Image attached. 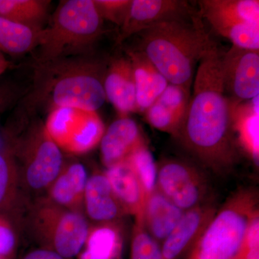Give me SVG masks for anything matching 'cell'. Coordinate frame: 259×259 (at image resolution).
Instances as JSON below:
<instances>
[{
    "instance_id": "1",
    "label": "cell",
    "mask_w": 259,
    "mask_h": 259,
    "mask_svg": "<svg viewBox=\"0 0 259 259\" xmlns=\"http://www.w3.org/2000/svg\"><path fill=\"white\" fill-rule=\"evenodd\" d=\"M221 55L217 49L199 62L193 95L177 137L204 166L217 172L231 169L238 158Z\"/></svg>"
},
{
    "instance_id": "2",
    "label": "cell",
    "mask_w": 259,
    "mask_h": 259,
    "mask_svg": "<svg viewBox=\"0 0 259 259\" xmlns=\"http://www.w3.org/2000/svg\"><path fill=\"white\" fill-rule=\"evenodd\" d=\"M199 15L156 24L138 35L144 53L168 83L191 90L195 65L218 49Z\"/></svg>"
},
{
    "instance_id": "3",
    "label": "cell",
    "mask_w": 259,
    "mask_h": 259,
    "mask_svg": "<svg viewBox=\"0 0 259 259\" xmlns=\"http://www.w3.org/2000/svg\"><path fill=\"white\" fill-rule=\"evenodd\" d=\"M38 66L29 106L48 104L50 111L76 107L97 112L106 101L103 86L106 71L98 61L66 58Z\"/></svg>"
},
{
    "instance_id": "4",
    "label": "cell",
    "mask_w": 259,
    "mask_h": 259,
    "mask_svg": "<svg viewBox=\"0 0 259 259\" xmlns=\"http://www.w3.org/2000/svg\"><path fill=\"white\" fill-rule=\"evenodd\" d=\"M104 32V20L93 0L61 1L42 30L37 63L45 64L90 49Z\"/></svg>"
},
{
    "instance_id": "5",
    "label": "cell",
    "mask_w": 259,
    "mask_h": 259,
    "mask_svg": "<svg viewBox=\"0 0 259 259\" xmlns=\"http://www.w3.org/2000/svg\"><path fill=\"white\" fill-rule=\"evenodd\" d=\"M90 226L83 213L59 207L44 197L28 204L20 222L21 231L39 248L67 259L77 256L82 249Z\"/></svg>"
},
{
    "instance_id": "6",
    "label": "cell",
    "mask_w": 259,
    "mask_h": 259,
    "mask_svg": "<svg viewBox=\"0 0 259 259\" xmlns=\"http://www.w3.org/2000/svg\"><path fill=\"white\" fill-rule=\"evenodd\" d=\"M7 148L16 161L24 197L28 202L42 197L64 164L62 151L44 123L34 121Z\"/></svg>"
},
{
    "instance_id": "7",
    "label": "cell",
    "mask_w": 259,
    "mask_h": 259,
    "mask_svg": "<svg viewBox=\"0 0 259 259\" xmlns=\"http://www.w3.org/2000/svg\"><path fill=\"white\" fill-rule=\"evenodd\" d=\"M258 194L241 189L217 210L187 259H233L252 218L258 214Z\"/></svg>"
},
{
    "instance_id": "8",
    "label": "cell",
    "mask_w": 259,
    "mask_h": 259,
    "mask_svg": "<svg viewBox=\"0 0 259 259\" xmlns=\"http://www.w3.org/2000/svg\"><path fill=\"white\" fill-rule=\"evenodd\" d=\"M44 126L61 151L72 155L84 154L96 148L106 130L97 112L76 107L51 110Z\"/></svg>"
},
{
    "instance_id": "9",
    "label": "cell",
    "mask_w": 259,
    "mask_h": 259,
    "mask_svg": "<svg viewBox=\"0 0 259 259\" xmlns=\"http://www.w3.org/2000/svg\"><path fill=\"white\" fill-rule=\"evenodd\" d=\"M156 190L183 211L207 202L209 185L197 167L179 159H166L156 165Z\"/></svg>"
},
{
    "instance_id": "10",
    "label": "cell",
    "mask_w": 259,
    "mask_h": 259,
    "mask_svg": "<svg viewBox=\"0 0 259 259\" xmlns=\"http://www.w3.org/2000/svg\"><path fill=\"white\" fill-rule=\"evenodd\" d=\"M225 93L239 103L259 96V51L232 46L221 55Z\"/></svg>"
},
{
    "instance_id": "11",
    "label": "cell",
    "mask_w": 259,
    "mask_h": 259,
    "mask_svg": "<svg viewBox=\"0 0 259 259\" xmlns=\"http://www.w3.org/2000/svg\"><path fill=\"white\" fill-rule=\"evenodd\" d=\"M197 15L187 1L132 0L127 17L120 27L117 44L156 24Z\"/></svg>"
},
{
    "instance_id": "12",
    "label": "cell",
    "mask_w": 259,
    "mask_h": 259,
    "mask_svg": "<svg viewBox=\"0 0 259 259\" xmlns=\"http://www.w3.org/2000/svg\"><path fill=\"white\" fill-rule=\"evenodd\" d=\"M210 202L185 211L171 233L160 245L162 258L181 259L190 253L217 212Z\"/></svg>"
},
{
    "instance_id": "13",
    "label": "cell",
    "mask_w": 259,
    "mask_h": 259,
    "mask_svg": "<svg viewBox=\"0 0 259 259\" xmlns=\"http://www.w3.org/2000/svg\"><path fill=\"white\" fill-rule=\"evenodd\" d=\"M100 145L102 161L107 168L127 161L138 150L147 146L137 122L128 116L110 124Z\"/></svg>"
},
{
    "instance_id": "14",
    "label": "cell",
    "mask_w": 259,
    "mask_h": 259,
    "mask_svg": "<svg viewBox=\"0 0 259 259\" xmlns=\"http://www.w3.org/2000/svg\"><path fill=\"white\" fill-rule=\"evenodd\" d=\"M190 91L168 83L144 115L154 128L177 137L185 120L190 101Z\"/></svg>"
},
{
    "instance_id": "15",
    "label": "cell",
    "mask_w": 259,
    "mask_h": 259,
    "mask_svg": "<svg viewBox=\"0 0 259 259\" xmlns=\"http://www.w3.org/2000/svg\"><path fill=\"white\" fill-rule=\"evenodd\" d=\"M83 206V214L92 224L120 222L127 215L105 171H95L89 176Z\"/></svg>"
},
{
    "instance_id": "16",
    "label": "cell",
    "mask_w": 259,
    "mask_h": 259,
    "mask_svg": "<svg viewBox=\"0 0 259 259\" xmlns=\"http://www.w3.org/2000/svg\"><path fill=\"white\" fill-rule=\"evenodd\" d=\"M104 90L120 117L137 112L136 90L132 64L127 56L116 58L105 71Z\"/></svg>"
},
{
    "instance_id": "17",
    "label": "cell",
    "mask_w": 259,
    "mask_h": 259,
    "mask_svg": "<svg viewBox=\"0 0 259 259\" xmlns=\"http://www.w3.org/2000/svg\"><path fill=\"white\" fill-rule=\"evenodd\" d=\"M89 176L82 163H65L42 197L51 203L83 214V196Z\"/></svg>"
},
{
    "instance_id": "18",
    "label": "cell",
    "mask_w": 259,
    "mask_h": 259,
    "mask_svg": "<svg viewBox=\"0 0 259 259\" xmlns=\"http://www.w3.org/2000/svg\"><path fill=\"white\" fill-rule=\"evenodd\" d=\"M126 56L134 71L137 112L144 114L169 83L141 51L127 49Z\"/></svg>"
},
{
    "instance_id": "19",
    "label": "cell",
    "mask_w": 259,
    "mask_h": 259,
    "mask_svg": "<svg viewBox=\"0 0 259 259\" xmlns=\"http://www.w3.org/2000/svg\"><path fill=\"white\" fill-rule=\"evenodd\" d=\"M105 173L125 214L142 219L146 195L129 160L107 168Z\"/></svg>"
},
{
    "instance_id": "20",
    "label": "cell",
    "mask_w": 259,
    "mask_h": 259,
    "mask_svg": "<svg viewBox=\"0 0 259 259\" xmlns=\"http://www.w3.org/2000/svg\"><path fill=\"white\" fill-rule=\"evenodd\" d=\"M29 203L22 191L14 156L8 148L0 149V214L20 225Z\"/></svg>"
},
{
    "instance_id": "21",
    "label": "cell",
    "mask_w": 259,
    "mask_h": 259,
    "mask_svg": "<svg viewBox=\"0 0 259 259\" xmlns=\"http://www.w3.org/2000/svg\"><path fill=\"white\" fill-rule=\"evenodd\" d=\"M179 208L159 191L155 189L146 199L142 222L146 231L161 245L183 215Z\"/></svg>"
},
{
    "instance_id": "22",
    "label": "cell",
    "mask_w": 259,
    "mask_h": 259,
    "mask_svg": "<svg viewBox=\"0 0 259 259\" xmlns=\"http://www.w3.org/2000/svg\"><path fill=\"white\" fill-rule=\"evenodd\" d=\"M124 233L120 222L90 224L77 259H121Z\"/></svg>"
},
{
    "instance_id": "23",
    "label": "cell",
    "mask_w": 259,
    "mask_h": 259,
    "mask_svg": "<svg viewBox=\"0 0 259 259\" xmlns=\"http://www.w3.org/2000/svg\"><path fill=\"white\" fill-rule=\"evenodd\" d=\"M258 97L239 103L230 100L233 133L245 154L256 165L259 161Z\"/></svg>"
},
{
    "instance_id": "24",
    "label": "cell",
    "mask_w": 259,
    "mask_h": 259,
    "mask_svg": "<svg viewBox=\"0 0 259 259\" xmlns=\"http://www.w3.org/2000/svg\"><path fill=\"white\" fill-rule=\"evenodd\" d=\"M199 16L215 23L259 24L258 0H201Z\"/></svg>"
},
{
    "instance_id": "25",
    "label": "cell",
    "mask_w": 259,
    "mask_h": 259,
    "mask_svg": "<svg viewBox=\"0 0 259 259\" xmlns=\"http://www.w3.org/2000/svg\"><path fill=\"white\" fill-rule=\"evenodd\" d=\"M51 5L49 0H0V15L19 25L42 30Z\"/></svg>"
},
{
    "instance_id": "26",
    "label": "cell",
    "mask_w": 259,
    "mask_h": 259,
    "mask_svg": "<svg viewBox=\"0 0 259 259\" xmlns=\"http://www.w3.org/2000/svg\"><path fill=\"white\" fill-rule=\"evenodd\" d=\"M42 30L19 25L0 15V51L12 56H21L36 50Z\"/></svg>"
},
{
    "instance_id": "27",
    "label": "cell",
    "mask_w": 259,
    "mask_h": 259,
    "mask_svg": "<svg viewBox=\"0 0 259 259\" xmlns=\"http://www.w3.org/2000/svg\"><path fill=\"white\" fill-rule=\"evenodd\" d=\"M128 160L142 185L147 199L156 186L157 169L152 154L148 146H145L138 150Z\"/></svg>"
},
{
    "instance_id": "28",
    "label": "cell",
    "mask_w": 259,
    "mask_h": 259,
    "mask_svg": "<svg viewBox=\"0 0 259 259\" xmlns=\"http://www.w3.org/2000/svg\"><path fill=\"white\" fill-rule=\"evenodd\" d=\"M130 259H163L160 245L145 229L142 220H135Z\"/></svg>"
},
{
    "instance_id": "29",
    "label": "cell",
    "mask_w": 259,
    "mask_h": 259,
    "mask_svg": "<svg viewBox=\"0 0 259 259\" xmlns=\"http://www.w3.org/2000/svg\"><path fill=\"white\" fill-rule=\"evenodd\" d=\"M21 227L16 221L0 214V258L13 259L20 243Z\"/></svg>"
},
{
    "instance_id": "30",
    "label": "cell",
    "mask_w": 259,
    "mask_h": 259,
    "mask_svg": "<svg viewBox=\"0 0 259 259\" xmlns=\"http://www.w3.org/2000/svg\"><path fill=\"white\" fill-rule=\"evenodd\" d=\"M103 20H108L121 27L125 21L132 0H93Z\"/></svg>"
},
{
    "instance_id": "31",
    "label": "cell",
    "mask_w": 259,
    "mask_h": 259,
    "mask_svg": "<svg viewBox=\"0 0 259 259\" xmlns=\"http://www.w3.org/2000/svg\"><path fill=\"white\" fill-rule=\"evenodd\" d=\"M20 259H67L53 250L37 247L35 249L30 250Z\"/></svg>"
},
{
    "instance_id": "32",
    "label": "cell",
    "mask_w": 259,
    "mask_h": 259,
    "mask_svg": "<svg viewBox=\"0 0 259 259\" xmlns=\"http://www.w3.org/2000/svg\"><path fill=\"white\" fill-rule=\"evenodd\" d=\"M16 97L15 90L11 87L5 85L0 87V112L4 111Z\"/></svg>"
},
{
    "instance_id": "33",
    "label": "cell",
    "mask_w": 259,
    "mask_h": 259,
    "mask_svg": "<svg viewBox=\"0 0 259 259\" xmlns=\"http://www.w3.org/2000/svg\"><path fill=\"white\" fill-rule=\"evenodd\" d=\"M10 63L4 56V54L0 51V76H2L7 69L10 67Z\"/></svg>"
},
{
    "instance_id": "34",
    "label": "cell",
    "mask_w": 259,
    "mask_h": 259,
    "mask_svg": "<svg viewBox=\"0 0 259 259\" xmlns=\"http://www.w3.org/2000/svg\"><path fill=\"white\" fill-rule=\"evenodd\" d=\"M0 259H3V258H0Z\"/></svg>"
}]
</instances>
